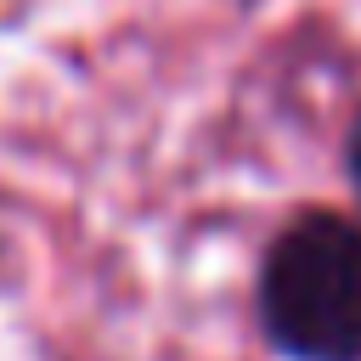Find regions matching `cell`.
Wrapping results in <instances>:
<instances>
[{
    "mask_svg": "<svg viewBox=\"0 0 361 361\" xmlns=\"http://www.w3.org/2000/svg\"><path fill=\"white\" fill-rule=\"evenodd\" d=\"M350 180H355V192H361V118H355V130H350Z\"/></svg>",
    "mask_w": 361,
    "mask_h": 361,
    "instance_id": "7a4b0ae2",
    "label": "cell"
},
{
    "mask_svg": "<svg viewBox=\"0 0 361 361\" xmlns=\"http://www.w3.org/2000/svg\"><path fill=\"white\" fill-rule=\"evenodd\" d=\"M259 322L293 361H361V226L299 214L265 254Z\"/></svg>",
    "mask_w": 361,
    "mask_h": 361,
    "instance_id": "6da1fadb",
    "label": "cell"
}]
</instances>
